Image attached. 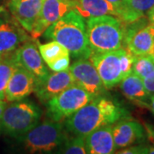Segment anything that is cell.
Returning a JSON list of instances; mask_svg holds the SVG:
<instances>
[{"label": "cell", "instance_id": "31", "mask_svg": "<svg viewBox=\"0 0 154 154\" xmlns=\"http://www.w3.org/2000/svg\"><path fill=\"white\" fill-rule=\"evenodd\" d=\"M109 2H110L111 4H113L116 6V8H117V6L120 5V3L122 2V0H108Z\"/></svg>", "mask_w": 154, "mask_h": 154}, {"label": "cell", "instance_id": "6", "mask_svg": "<svg viewBox=\"0 0 154 154\" xmlns=\"http://www.w3.org/2000/svg\"><path fill=\"white\" fill-rule=\"evenodd\" d=\"M69 136L61 122L48 119L37 124L18 140L30 153H48L57 150Z\"/></svg>", "mask_w": 154, "mask_h": 154}, {"label": "cell", "instance_id": "25", "mask_svg": "<svg viewBox=\"0 0 154 154\" xmlns=\"http://www.w3.org/2000/svg\"><path fill=\"white\" fill-rule=\"evenodd\" d=\"M116 153L121 154H145L149 152V146H145L142 144H140L135 146H131L126 149H122L120 150L119 152H116Z\"/></svg>", "mask_w": 154, "mask_h": 154}, {"label": "cell", "instance_id": "7", "mask_svg": "<svg viewBox=\"0 0 154 154\" xmlns=\"http://www.w3.org/2000/svg\"><path fill=\"white\" fill-rule=\"evenodd\" d=\"M93 99L94 97L85 89L74 84L45 104L46 116L52 121L63 122Z\"/></svg>", "mask_w": 154, "mask_h": 154}, {"label": "cell", "instance_id": "5", "mask_svg": "<svg viewBox=\"0 0 154 154\" xmlns=\"http://www.w3.org/2000/svg\"><path fill=\"white\" fill-rule=\"evenodd\" d=\"M41 110L29 99L11 102L0 118V129L11 137L19 139L38 123Z\"/></svg>", "mask_w": 154, "mask_h": 154}, {"label": "cell", "instance_id": "27", "mask_svg": "<svg viewBox=\"0 0 154 154\" xmlns=\"http://www.w3.org/2000/svg\"><path fill=\"white\" fill-rule=\"evenodd\" d=\"M143 125L145 127L146 135H147L149 140L154 144V126L152 124H149L147 122H145Z\"/></svg>", "mask_w": 154, "mask_h": 154}, {"label": "cell", "instance_id": "12", "mask_svg": "<svg viewBox=\"0 0 154 154\" xmlns=\"http://www.w3.org/2000/svg\"><path fill=\"white\" fill-rule=\"evenodd\" d=\"M38 41V39L30 38L16 51L19 65L30 72L36 81L42 80L50 73L39 52Z\"/></svg>", "mask_w": 154, "mask_h": 154}, {"label": "cell", "instance_id": "24", "mask_svg": "<svg viewBox=\"0 0 154 154\" xmlns=\"http://www.w3.org/2000/svg\"><path fill=\"white\" fill-rule=\"evenodd\" d=\"M69 64H70V57H63L61 59L57 60L47 66L51 71L58 72L69 69Z\"/></svg>", "mask_w": 154, "mask_h": 154}, {"label": "cell", "instance_id": "22", "mask_svg": "<svg viewBox=\"0 0 154 154\" xmlns=\"http://www.w3.org/2000/svg\"><path fill=\"white\" fill-rule=\"evenodd\" d=\"M132 72L141 79L148 77L154 74V57L151 54L134 56L133 63Z\"/></svg>", "mask_w": 154, "mask_h": 154}, {"label": "cell", "instance_id": "8", "mask_svg": "<svg viewBox=\"0 0 154 154\" xmlns=\"http://www.w3.org/2000/svg\"><path fill=\"white\" fill-rule=\"evenodd\" d=\"M75 83L82 87L94 98L106 95L105 87L96 68L88 58H79L69 65Z\"/></svg>", "mask_w": 154, "mask_h": 154}, {"label": "cell", "instance_id": "18", "mask_svg": "<svg viewBox=\"0 0 154 154\" xmlns=\"http://www.w3.org/2000/svg\"><path fill=\"white\" fill-rule=\"evenodd\" d=\"M153 6L154 0H122L116 8V17L128 24L146 17Z\"/></svg>", "mask_w": 154, "mask_h": 154}, {"label": "cell", "instance_id": "34", "mask_svg": "<svg viewBox=\"0 0 154 154\" xmlns=\"http://www.w3.org/2000/svg\"><path fill=\"white\" fill-rule=\"evenodd\" d=\"M151 55H152L154 57V45H153V48H152V53H151Z\"/></svg>", "mask_w": 154, "mask_h": 154}, {"label": "cell", "instance_id": "13", "mask_svg": "<svg viewBox=\"0 0 154 154\" xmlns=\"http://www.w3.org/2000/svg\"><path fill=\"white\" fill-rule=\"evenodd\" d=\"M112 131L116 150L142 143L147 137L144 125L129 118L114 123Z\"/></svg>", "mask_w": 154, "mask_h": 154}, {"label": "cell", "instance_id": "2", "mask_svg": "<svg viewBox=\"0 0 154 154\" xmlns=\"http://www.w3.org/2000/svg\"><path fill=\"white\" fill-rule=\"evenodd\" d=\"M44 36L63 45L74 59L88 58L92 54L85 19L75 10L69 11L51 25L44 32Z\"/></svg>", "mask_w": 154, "mask_h": 154}, {"label": "cell", "instance_id": "19", "mask_svg": "<svg viewBox=\"0 0 154 154\" xmlns=\"http://www.w3.org/2000/svg\"><path fill=\"white\" fill-rule=\"evenodd\" d=\"M75 10L85 20L105 15L117 16L116 6L108 0H75Z\"/></svg>", "mask_w": 154, "mask_h": 154}, {"label": "cell", "instance_id": "14", "mask_svg": "<svg viewBox=\"0 0 154 154\" xmlns=\"http://www.w3.org/2000/svg\"><path fill=\"white\" fill-rule=\"evenodd\" d=\"M35 86L36 78L26 69L19 66L11 75L6 87L5 101L11 103L26 99L34 93Z\"/></svg>", "mask_w": 154, "mask_h": 154}, {"label": "cell", "instance_id": "26", "mask_svg": "<svg viewBox=\"0 0 154 154\" xmlns=\"http://www.w3.org/2000/svg\"><path fill=\"white\" fill-rule=\"evenodd\" d=\"M144 87L148 94H154V74L142 79Z\"/></svg>", "mask_w": 154, "mask_h": 154}, {"label": "cell", "instance_id": "20", "mask_svg": "<svg viewBox=\"0 0 154 154\" xmlns=\"http://www.w3.org/2000/svg\"><path fill=\"white\" fill-rule=\"evenodd\" d=\"M16 51L9 54L0 56V99L4 101L8 82L13 73L20 66L17 62Z\"/></svg>", "mask_w": 154, "mask_h": 154}, {"label": "cell", "instance_id": "30", "mask_svg": "<svg viewBox=\"0 0 154 154\" xmlns=\"http://www.w3.org/2000/svg\"><path fill=\"white\" fill-rule=\"evenodd\" d=\"M6 106H7V102L0 99V118L2 116V114H3L4 110L6 108Z\"/></svg>", "mask_w": 154, "mask_h": 154}, {"label": "cell", "instance_id": "15", "mask_svg": "<svg viewBox=\"0 0 154 154\" xmlns=\"http://www.w3.org/2000/svg\"><path fill=\"white\" fill-rule=\"evenodd\" d=\"M43 0H10L7 7L17 22L30 33L38 20Z\"/></svg>", "mask_w": 154, "mask_h": 154}, {"label": "cell", "instance_id": "33", "mask_svg": "<svg viewBox=\"0 0 154 154\" xmlns=\"http://www.w3.org/2000/svg\"><path fill=\"white\" fill-rule=\"evenodd\" d=\"M5 6H0V13H2V12H4V11H5Z\"/></svg>", "mask_w": 154, "mask_h": 154}, {"label": "cell", "instance_id": "11", "mask_svg": "<svg viewBox=\"0 0 154 154\" xmlns=\"http://www.w3.org/2000/svg\"><path fill=\"white\" fill-rule=\"evenodd\" d=\"M74 84L75 83L69 69L63 71H53L42 80L36 81L34 94L41 103L45 104L48 100Z\"/></svg>", "mask_w": 154, "mask_h": 154}, {"label": "cell", "instance_id": "10", "mask_svg": "<svg viewBox=\"0 0 154 154\" xmlns=\"http://www.w3.org/2000/svg\"><path fill=\"white\" fill-rule=\"evenodd\" d=\"M0 13V56L14 52L22 44L29 40L31 36L11 15L5 11Z\"/></svg>", "mask_w": 154, "mask_h": 154}, {"label": "cell", "instance_id": "28", "mask_svg": "<svg viewBox=\"0 0 154 154\" xmlns=\"http://www.w3.org/2000/svg\"><path fill=\"white\" fill-rule=\"evenodd\" d=\"M146 108H148L154 114V94H151L149 96L148 102L146 105Z\"/></svg>", "mask_w": 154, "mask_h": 154}, {"label": "cell", "instance_id": "32", "mask_svg": "<svg viewBox=\"0 0 154 154\" xmlns=\"http://www.w3.org/2000/svg\"><path fill=\"white\" fill-rule=\"evenodd\" d=\"M148 153H154V146H149Z\"/></svg>", "mask_w": 154, "mask_h": 154}, {"label": "cell", "instance_id": "9", "mask_svg": "<svg viewBox=\"0 0 154 154\" xmlns=\"http://www.w3.org/2000/svg\"><path fill=\"white\" fill-rule=\"evenodd\" d=\"M75 0H43L39 17L30 33L31 38L38 39L51 25L75 10Z\"/></svg>", "mask_w": 154, "mask_h": 154}, {"label": "cell", "instance_id": "17", "mask_svg": "<svg viewBox=\"0 0 154 154\" xmlns=\"http://www.w3.org/2000/svg\"><path fill=\"white\" fill-rule=\"evenodd\" d=\"M120 89L122 94L127 99L140 107L146 108L150 94L146 92L144 87L142 79L136 74L131 72L124 77L120 82Z\"/></svg>", "mask_w": 154, "mask_h": 154}, {"label": "cell", "instance_id": "4", "mask_svg": "<svg viewBox=\"0 0 154 154\" xmlns=\"http://www.w3.org/2000/svg\"><path fill=\"white\" fill-rule=\"evenodd\" d=\"M88 59L93 63L107 90L115 88L132 72L134 55L127 49L106 52H92Z\"/></svg>", "mask_w": 154, "mask_h": 154}, {"label": "cell", "instance_id": "29", "mask_svg": "<svg viewBox=\"0 0 154 154\" xmlns=\"http://www.w3.org/2000/svg\"><path fill=\"white\" fill-rule=\"evenodd\" d=\"M147 17H148V20L150 23L152 24H154V6L149 11V12L147 13Z\"/></svg>", "mask_w": 154, "mask_h": 154}, {"label": "cell", "instance_id": "21", "mask_svg": "<svg viewBox=\"0 0 154 154\" xmlns=\"http://www.w3.org/2000/svg\"><path fill=\"white\" fill-rule=\"evenodd\" d=\"M38 46L41 57L47 65L63 57H70L69 51L63 45L55 40L50 41L45 44H38Z\"/></svg>", "mask_w": 154, "mask_h": 154}, {"label": "cell", "instance_id": "1", "mask_svg": "<svg viewBox=\"0 0 154 154\" xmlns=\"http://www.w3.org/2000/svg\"><path fill=\"white\" fill-rule=\"evenodd\" d=\"M128 118H130L128 111L120 103L109 96L103 95L94 98L68 117L64 127L72 135L86 137L100 127Z\"/></svg>", "mask_w": 154, "mask_h": 154}, {"label": "cell", "instance_id": "3", "mask_svg": "<svg viewBox=\"0 0 154 154\" xmlns=\"http://www.w3.org/2000/svg\"><path fill=\"white\" fill-rule=\"evenodd\" d=\"M87 37L92 52L123 48L125 24L116 16L105 15L86 20Z\"/></svg>", "mask_w": 154, "mask_h": 154}, {"label": "cell", "instance_id": "16", "mask_svg": "<svg viewBox=\"0 0 154 154\" xmlns=\"http://www.w3.org/2000/svg\"><path fill=\"white\" fill-rule=\"evenodd\" d=\"M113 124H107L94 130L85 137L88 153L110 154L116 152L112 131Z\"/></svg>", "mask_w": 154, "mask_h": 154}, {"label": "cell", "instance_id": "23", "mask_svg": "<svg viewBox=\"0 0 154 154\" xmlns=\"http://www.w3.org/2000/svg\"><path fill=\"white\" fill-rule=\"evenodd\" d=\"M58 153L65 154H85L88 153L85 137L68 136L65 141L57 150Z\"/></svg>", "mask_w": 154, "mask_h": 154}]
</instances>
